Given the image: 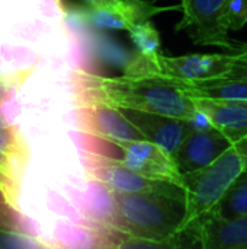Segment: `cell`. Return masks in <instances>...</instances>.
<instances>
[{"instance_id":"6da1fadb","label":"cell","mask_w":247,"mask_h":249,"mask_svg":"<svg viewBox=\"0 0 247 249\" xmlns=\"http://www.w3.org/2000/svg\"><path fill=\"white\" fill-rule=\"evenodd\" d=\"M77 104L105 102L122 111H143L191 121L198 112L195 96L179 79L154 70H128L121 76L87 71L74 74Z\"/></svg>"},{"instance_id":"7a4b0ae2","label":"cell","mask_w":247,"mask_h":249,"mask_svg":"<svg viewBox=\"0 0 247 249\" xmlns=\"http://www.w3.org/2000/svg\"><path fill=\"white\" fill-rule=\"evenodd\" d=\"M109 197L112 207L109 223L132 236L162 242L167 249L183 247L182 241L186 238L181 235V225L186 203L182 188L109 193Z\"/></svg>"},{"instance_id":"3957f363","label":"cell","mask_w":247,"mask_h":249,"mask_svg":"<svg viewBox=\"0 0 247 249\" xmlns=\"http://www.w3.org/2000/svg\"><path fill=\"white\" fill-rule=\"evenodd\" d=\"M247 139L233 143L208 166L183 172L186 212L181 225V235L188 239L192 228L208 214L223 198L236 178L245 171Z\"/></svg>"},{"instance_id":"277c9868","label":"cell","mask_w":247,"mask_h":249,"mask_svg":"<svg viewBox=\"0 0 247 249\" xmlns=\"http://www.w3.org/2000/svg\"><path fill=\"white\" fill-rule=\"evenodd\" d=\"M234 0H181L182 18L176 31H186L197 45L220 47L231 51L237 44L230 39V18Z\"/></svg>"},{"instance_id":"5b68a950","label":"cell","mask_w":247,"mask_h":249,"mask_svg":"<svg viewBox=\"0 0 247 249\" xmlns=\"http://www.w3.org/2000/svg\"><path fill=\"white\" fill-rule=\"evenodd\" d=\"M236 60V50L227 54H188L179 57L160 54L154 64L138 60L130 70H154L183 82H192L226 76L234 67Z\"/></svg>"},{"instance_id":"8992f818","label":"cell","mask_w":247,"mask_h":249,"mask_svg":"<svg viewBox=\"0 0 247 249\" xmlns=\"http://www.w3.org/2000/svg\"><path fill=\"white\" fill-rule=\"evenodd\" d=\"M122 152V162L137 174L156 179L170 182L183 190V172L179 163L169 150L150 140H131L115 143Z\"/></svg>"},{"instance_id":"52a82bcc","label":"cell","mask_w":247,"mask_h":249,"mask_svg":"<svg viewBox=\"0 0 247 249\" xmlns=\"http://www.w3.org/2000/svg\"><path fill=\"white\" fill-rule=\"evenodd\" d=\"M28 160L29 149L22 134L0 115V197L15 213L20 210V182Z\"/></svg>"},{"instance_id":"ba28073f","label":"cell","mask_w":247,"mask_h":249,"mask_svg":"<svg viewBox=\"0 0 247 249\" xmlns=\"http://www.w3.org/2000/svg\"><path fill=\"white\" fill-rule=\"evenodd\" d=\"M87 177L99 182L109 193H137V191H160L173 190L178 185L165 181L146 178L130 169L122 159L89 153L84 159ZM181 188V187H179Z\"/></svg>"},{"instance_id":"9c48e42d","label":"cell","mask_w":247,"mask_h":249,"mask_svg":"<svg viewBox=\"0 0 247 249\" xmlns=\"http://www.w3.org/2000/svg\"><path fill=\"white\" fill-rule=\"evenodd\" d=\"M79 120L84 133L112 144L146 139L125 111L105 102L79 104Z\"/></svg>"},{"instance_id":"30bf717a","label":"cell","mask_w":247,"mask_h":249,"mask_svg":"<svg viewBox=\"0 0 247 249\" xmlns=\"http://www.w3.org/2000/svg\"><path fill=\"white\" fill-rule=\"evenodd\" d=\"M188 239L202 249H247V216L226 219L210 212L192 228Z\"/></svg>"},{"instance_id":"8fae6325","label":"cell","mask_w":247,"mask_h":249,"mask_svg":"<svg viewBox=\"0 0 247 249\" xmlns=\"http://www.w3.org/2000/svg\"><path fill=\"white\" fill-rule=\"evenodd\" d=\"M231 144L233 140L218 128L191 130L175 153V158L182 172H191L213 163Z\"/></svg>"},{"instance_id":"7c38bea8","label":"cell","mask_w":247,"mask_h":249,"mask_svg":"<svg viewBox=\"0 0 247 249\" xmlns=\"http://www.w3.org/2000/svg\"><path fill=\"white\" fill-rule=\"evenodd\" d=\"M178 10L181 6L163 7L148 0H124L115 7H89L86 18L98 29L130 31L134 25L148 20L166 10Z\"/></svg>"},{"instance_id":"4fadbf2b","label":"cell","mask_w":247,"mask_h":249,"mask_svg":"<svg viewBox=\"0 0 247 249\" xmlns=\"http://www.w3.org/2000/svg\"><path fill=\"white\" fill-rule=\"evenodd\" d=\"M130 120L140 128L146 140L154 142L175 155L182 144L183 139L192 130L186 120L143 112V111H125Z\"/></svg>"},{"instance_id":"5bb4252c","label":"cell","mask_w":247,"mask_h":249,"mask_svg":"<svg viewBox=\"0 0 247 249\" xmlns=\"http://www.w3.org/2000/svg\"><path fill=\"white\" fill-rule=\"evenodd\" d=\"M183 83L195 98L218 101H247V71H230L229 74L221 77Z\"/></svg>"},{"instance_id":"9a60e30c","label":"cell","mask_w":247,"mask_h":249,"mask_svg":"<svg viewBox=\"0 0 247 249\" xmlns=\"http://www.w3.org/2000/svg\"><path fill=\"white\" fill-rule=\"evenodd\" d=\"M226 219L247 216V171H243L211 210Z\"/></svg>"},{"instance_id":"2e32d148","label":"cell","mask_w":247,"mask_h":249,"mask_svg":"<svg viewBox=\"0 0 247 249\" xmlns=\"http://www.w3.org/2000/svg\"><path fill=\"white\" fill-rule=\"evenodd\" d=\"M130 39L138 51L140 60L147 64H154L160 53V34L148 20L134 25L130 31Z\"/></svg>"},{"instance_id":"e0dca14e","label":"cell","mask_w":247,"mask_h":249,"mask_svg":"<svg viewBox=\"0 0 247 249\" xmlns=\"http://www.w3.org/2000/svg\"><path fill=\"white\" fill-rule=\"evenodd\" d=\"M51 244L25 233L12 226H0V249H41L51 248Z\"/></svg>"},{"instance_id":"ac0fdd59","label":"cell","mask_w":247,"mask_h":249,"mask_svg":"<svg viewBox=\"0 0 247 249\" xmlns=\"http://www.w3.org/2000/svg\"><path fill=\"white\" fill-rule=\"evenodd\" d=\"M247 23V0H234L231 7L230 29L240 31Z\"/></svg>"},{"instance_id":"d6986e66","label":"cell","mask_w":247,"mask_h":249,"mask_svg":"<svg viewBox=\"0 0 247 249\" xmlns=\"http://www.w3.org/2000/svg\"><path fill=\"white\" fill-rule=\"evenodd\" d=\"M237 53V60L231 71H247V44H242L240 47L234 48Z\"/></svg>"},{"instance_id":"ffe728a7","label":"cell","mask_w":247,"mask_h":249,"mask_svg":"<svg viewBox=\"0 0 247 249\" xmlns=\"http://www.w3.org/2000/svg\"><path fill=\"white\" fill-rule=\"evenodd\" d=\"M89 7H115L124 0H77Z\"/></svg>"},{"instance_id":"44dd1931","label":"cell","mask_w":247,"mask_h":249,"mask_svg":"<svg viewBox=\"0 0 247 249\" xmlns=\"http://www.w3.org/2000/svg\"><path fill=\"white\" fill-rule=\"evenodd\" d=\"M6 206V204H4ZM4 206L0 204V226H10V220H9V216L6 213V209Z\"/></svg>"},{"instance_id":"7402d4cb","label":"cell","mask_w":247,"mask_h":249,"mask_svg":"<svg viewBox=\"0 0 247 249\" xmlns=\"http://www.w3.org/2000/svg\"><path fill=\"white\" fill-rule=\"evenodd\" d=\"M245 171H247V158H246V163H245Z\"/></svg>"}]
</instances>
